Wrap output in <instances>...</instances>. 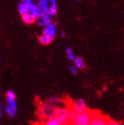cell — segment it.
<instances>
[{
    "mask_svg": "<svg viewBox=\"0 0 124 125\" xmlns=\"http://www.w3.org/2000/svg\"><path fill=\"white\" fill-rule=\"evenodd\" d=\"M55 108V106L47 102H40L38 105V116L43 121L50 120L53 118Z\"/></svg>",
    "mask_w": 124,
    "mask_h": 125,
    "instance_id": "obj_1",
    "label": "cell"
},
{
    "mask_svg": "<svg viewBox=\"0 0 124 125\" xmlns=\"http://www.w3.org/2000/svg\"><path fill=\"white\" fill-rule=\"evenodd\" d=\"M53 118L57 121L60 125H66L68 119V108L56 107Z\"/></svg>",
    "mask_w": 124,
    "mask_h": 125,
    "instance_id": "obj_2",
    "label": "cell"
},
{
    "mask_svg": "<svg viewBox=\"0 0 124 125\" xmlns=\"http://www.w3.org/2000/svg\"><path fill=\"white\" fill-rule=\"evenodd\" d=\"M110 119L107 116L101 114L100 111H92L89 125H107Z\"/></svg>",
    "mask_w": 124,
    "mask_h": 125,
    "instance_id": "obj_3",
    "label": "cell"
},
{
    "mask_svg": "<svg viewBox=\"0 0 124 125\" xmlns=\"http://www.w3.org/2000/svg\"><path fill=\"white\" fill-rule=\"evenodd\" d=\"M91 115L92 111L88 109H87L79 114H77V116L72 125H89Z\"/></svg>",
    "mask_w": 124,
    "mask_h": 125,
    "instance_id": "obj_4",
    "label": "cell"
},
{
    "mask_svg": "<svg viewBox=\"0 0 124 125\" xmlns=\"http://www.w3.org/2000/svg\"><path fill=\"white\" fill-rule=\"evenodd\" d=\"M24 3H25L27 5L28 13L31 15V16L35 20L39 18V13H40V9L38 5L32 3V2H30V1H27L26 2H24Z\"/></svg>",
    "mask_w": 124,
    "mask_h": 125,
    "instance_id": "obj_5",
    "label": "cell"
},
{
    "mask_svg": "<svg viewBox=\"0 0 124 125\" xmlns=\"http://www.w3.org/2000/svg\"><path fill=\"white\" fill-rule=\"evenodd\" d=\"M71 105H72V108H73V110L75 111L77 114L81 113V112H83L84 111L88 109L86 107V104H85L84 99H82V98L78 99L76 102L71 103Z\"/></svg>",
    "mask_w": 124,
    "mask_h": 125,
    "instance_id": "obj_6",
    "label": "cell"
},
{
    "mask_svg": "<svg viewBox=\"0 0 124 125\" xmlns=\"http://www.w3.org/2000/svg\"><path fill=\"white\" fill-rule=\"evenodd\" d=\"M40 19L38 20V24L39 26H43L47 27L49 24L52 23V18L49 15H46L41 18H39Z\"/></svg>",
    "mask_w": 124,
    "mask_h": 125,
    "instance_id": "obj_7",
    "label": "cell"
},
{
    "mask_svg": "<svg viewBox=\"0 0 124 125\" xmlns=\"http://www.w3.org/2000/svg\"><path fill=\"white\" fill-rule=\"evenodd\" d=\"M54 39V37L51 36V35H49V34H43L41 36L39 37V41L42 43L43 45H47L50 43Z\"/></svg>",
    "mask_w": 124,
    "mask_h": 125,
    "instance_id": "obj_8",
    "label": "cell"
},
{
    "mask_svg": "<svg viewBox=\"0 0 124 125\" xmlns=\"http://www.w3.org/2000/svg\"><path fill=\"white\" fill-rule=\"evenodd\" d=\"M43 33L45 34H49L51 35L53 37H55L56 35V26L53 24H49L48 26L45 27V28L43 29Z\"/></svg>",
    "mask_w": 124,
    "mask_h": 125,
    "instance_id": "obj_9",
    "label": "cell"
},
{
    "mask_svg": "<svg viewBox=\"0 0 124 125\" xmlns=\"http://www.w3.org/2000/svg\"><path fill=\"white\" fill-rule=\"evenodd\" d=\"M47 102H49V103H50V104H52L53 106H55V107H59V105L62 103H63V101H62V100H60L58 98H56V97L49 98Z\"/></svg>",
    "mask_w": 124,
    "mask_h": 125,
    "instance_id": "obj_10",
    "label": "cell"
},
{
    "mask_svg": "<svg viewBox=\"0 0 124 125\" xmlns=\"http://www.w3.org/2000/svg\"><path fill=\"white\" fill-rule=\"evenodd\" d=\"M22 20L26 24H33L35 21V19L31 16V15L29 13H26L22 15Z\"/></svg>",
    "mask_w": 124,
    "mask_h": 125,
    "instance_id": "obj_11",
    "label": "cell"
},
{
    "mask_svg": "<svg viewBox=\"0 0 124 125\" xmlns=\"http://www.w3.org/2000/svg\"><path fill=\"white\" fill-rule=\"evenodd\" d=\"M74 62H75L76 64V67L78 68V69H82L85 66V64L84 62V60L82 57H75V59L73 60Z\"/></svg>",
    "mask_w": 124,
    "mask_h": 125,
    "instance_id": "obj_12",
    "label": "cell"
},
{
    "mask_svg": "<svg viewBox=\"0 0 124 125\" xmlns=\"http://www.w3.org/2000/svg\"><path fill=\"white\" fill-rule=\"evenodd\" d=\"M48 1L47 0H39V7L41 10L45 11L48 12V9H49V5H48Z\"/></svg>",
    "mask_w": 124,
    "mask_h": 125,
    "instance_id": "obj_13",
    "label": "cell"
},
{
    "mask_svg": "<svg viewBox=\"0 0 124 125\" xmlns=\"http://www.w3.org/2000/svg\"><path fill=\"white\" fill-rule=\"evenodd\" d=\"M18 11H19V13L22 15L24 14H26L28 13V8H27V5L25 3H20L18 5Z\"/></svg>",
    "mask_w": 124,
    "mask_h": 125,
    "instance_id": "obj_14",
    "label": "cell"
},
{
    "mask_svg": "<svg viewBox=\"0 0 124 125\" xmlns=\"http://www.w3.org/2000/svg\"><path fill=\"white\" fill-rule=\"evenodd\" d=\"M48 11H49V15H50V16H54V15H57V5H56V4H52V5L50 6V7H49Z\"/></svg>",
    "mask_w": 124,
    "mask_h": 125,
    "instance_id": "obj_15",
    "label": "cell"
},
{
    "mask_svg": "<svg viewBox=\"0 0 124 125\" xmlns=\"http://www.w3.org/2000/svg\"><path fill=\"white\" fill-rule=\"evenodd\" d=\"M7 101H8V103H9V107L11 108L12 109L16 110L17 104H16V102H15V100L13 99V98H7Z\"/></svg>",
    "mask_w": 124,
    "mask_h": 125,
    "instance_id": "obj_16",
    "label": "cell"
},
{
    "mask_svg": "<svg viewBox=\"0 0 124 125\" xmlns=\"http://www.w3.org/2000/svg\"><path fill=\"white\" fill-rule=\"evenodd\" d=\"M43 125H60L57 121L54 120L53 118L50 120H47L46 121H43V123H42Z\"/></svg>",
    "mask_w": 124,
    "mask_h": 125,
    "instance_id": "obj_17",
    "label": "cell"
},
{
    "mask_svg": "<svg viewBox=\"0 0 124 125\" xmlns=\"http://www.w3.org/2000/svg\"><path fill=\"white\" fill-rule=\"evenodd\" d=\"M6 112H7V114L11 117H13L15 116V110L12 109L11 108L9 107V106H7V107H6Z\"/></svg>",
    "mask_w": 124,
    "mask_h": 125,
    "instance_id": "obj_18",
    "label": "cell"
},
{
    "mask_svg": "<svg viewBox=\"0 0 124 125\" xmlns=\"http://www.w3.org/2000/svg\"><path fill=\"white\" fill-rule=\"evenodd\" d=\"M7 98H13L15 99V93L12 92V91H9L7 92Z\"/></svg>",
    "mask_w": 124,
    "mask_h": 125,
    "instance_id": "obj_19",
    "label": "cell"
},
{
    "mask_svg": "<svg viewBox=\"0 0 124 125\" xmlns=\"http://www.w3.org/2000/svg\"><path fill=\"white\" fill-rule=\"evenodd\" d=\"M107 125H123V124H121V123H118V122H116V121H114L113 120H109L108 121V124Z\"/></svg>",
    "mask_w": 124,
    "mask_h": 125,
    "instance_id": "obj_20",
    "label": "cell"
},
{
    "mask_svg": "<svg viewBox=\"0 0 124 125\" xmlns=\"http://www.w3.org/2000/svg\"><path fill=\"white\" fill-rule=\"evenodd\" d=\"M69 70H70V72H71L72 74H74V75H76V74L77 73V68H76V66H71L69 67Z\"/></svg>",
    "mask_w": 124,
    "mask_h": 125,
    "instance_id": "obj_21",
    "label": "cell"
},
{
    "mask_svg": "<svg viewBox=\"0 0 124 125\" xmlns=\"http://www.w3.org/2000/svg\"><path fill=\"white\" fill-rule=\"evenodd\" d=\"M68 59H69V60H73L74 59H75V56H74L72 52L70 53H68Z\"/></svg>",
    "mask_w": 124,
    "mask_h": 125,
    "instance_id": "obj_22",
    "label": "cell"
},
{
    "mask_svg": "<svg viewBox=\"0 0 124 125\" xmlns=\"http://www.w3.org/2000/svg\"><path fill=\"white\" fill-rule=\"evenodd\" d=\"M66 52H67V54L72 53V49H71L70 47H68V48L66 49Z\"/></svg>",
    "mask_w": 124,
    "mask_h": 125,
    "instance_id": "obj_23",
    "label": "cell"
},
{
    "mask_svg": "<svg viewBox=\"0 0 124 125\" xmlns=\"http://www.w3.org/2000/svg\"><path fill=\"white\" fill-rule=\"evenodd\" d=\"M60 35L63 37H66V33H65V31H62L61 32V34H60Z\"/></svg>",
    "mask_w": 124,
    "mask_h": 125,
    "instance_id": "obj_24",
    "label": "cell"
},
{
    "mask_svg": "<svg viewBox=\"0 0 124 125\" xmlns=\"http://www.w3.org/2000/svg\"><path fill=\"white\" fill-rule=\"evenodd\" d=\"M47 1L51 2L52 4H56V0H47Z\"/></svg>",
    "mask_w": 124,
    "mask_h": 125,
    "instance_id": "obj_25",
    "label": "cell"
},
{
    "mask_svg": "<svg viewBox=\"0 0 124 125\" xmlns=\"http://www.w3.org/2000/svg\"><path fill=\"white\" fill-rule=\"evenodd\" d=\"M1 110H2V106L0 104V117H1V115H2V112H1Z\"/></svg>",
    "mask_w": 124,
    "mask_h": 125,
    "instance_id": "obj_26",
    "label": "cell"
},
{
    "mask_svg": "<svg viewBox=\"0 0 124 125\" xmlns=\"http://www.w3.org/2000/svg\"><path fill=\"white\" fill-rule=\"evenodd\" d=\"M34 125H43V124L41 123V124H35Z\"/></svg>",
    "mask_w": 124,
    "mask_h": 125,
    "instance_id": "obj_27",
    "label": "cell"
},
{
    "mask_svg": "<svg viewBox=\"0 0 124 125\" xmlns=\"http://www.w3.org/2000/svg\"><path fill=\"white\" fill-rule=\"evenodd\" d=\"M2 60V57H1V53H0V61Z\"/></svg>",
    "mask_w": 124,
    "mask_h": 125,
    "instance_id": "obj_28",
    "label": "cell"
},
{
    "mask_svg": "<svg viewBox=\"0 0 124 125\" xmlns=\"http://www.w3.org/2000/svg\"><path fill=\"white\" fill-rule=\"evenodd\" d=\"M27 1H30V2H32V1H34V0H27Z\"/></svg>",
    "mask_w": 124,
    "mask_h": 125,
    "instance_id": "obj_29",
    "label": "cell"
},
{
    "mask_svg": "<svg viewBox=\"0 0 124 125\" xmlns=\"http://www.w3.org/2000/svg\"><path fill=\"white\" fill-rule=\"evenodd\" d=\"M76 1H79V0H76Z\"/></svg>",
    "mask_w": 124,
    "mask_h": 125,
    "instance_id": "obj_30",
    "label": "cell"
}]
</instances>
